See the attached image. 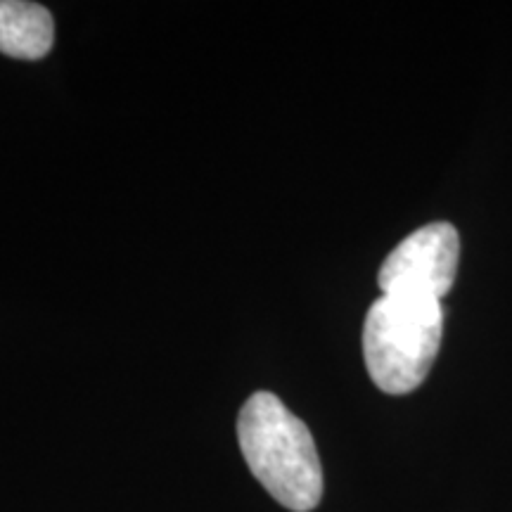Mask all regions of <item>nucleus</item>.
Instances as JSON below:
<instances>
[{
  "label": "nucleus",
  "instance_id": "nucleus-3",
  "mask_svg": "<svg viewBox=\"0 0 512 512\" xmlns=\"http://www.w3.org/2000/svg\"><path fill=\"white\" fill-rule=\"evenodd\" d=\"M460 238L451 223L439 221L415 230L384 259L377 273L382 294L392 297H446L458 273Z\"/></svg>",
  "mask_w": 512,
  "mask_h": 512
},
{
  "label": "nucleus",
  "instance_id": "nucleus-1",
  "mask_svg": "<svg viewBox=\"0 0 512 512\" xmlns=\"http://www.w3.org/2000/svg\"><path fill=\"white\" fill-rule=\"evenodd\" d=\"M238 441L252 475L292 512H311L323 498V465L309 427L271 392H256L242 406Z\"/></svg>",
  "mask_w": 512,
  "mask_h": 512
},
{
  "label": "nucleus",
  "instance_id": "nucleus-2",
  "mask_svg": "<svg viewBox=\"0 0 512 512\" xmlns=\"http://www.w3.org/2000/svg\"><path fill=\"white\" fill-rule=\"evenodd\" d=\"M444 309L437 299L382 294L363 325V356L384 394H408L425 382L437 361Z\"/></svg>",
  "mask_w": 512,
  "mask_h": 512
},
{
  "label": "nucleus",
  "instance_id": "nucleus-4",
  "mask_svg": "<svg viewBox=\"0 0 512 512\" xmlns=\"http://www.w3.org/2000/svg\"><path fill=\"white\" fill-rule=\"evenodd\" d=\"M53 41L55 22L43 5L0 0V53L15 60H41Z\"/></svg>",
  "mask_w": 512,
  "mask_h": 512
}]
</instances>
